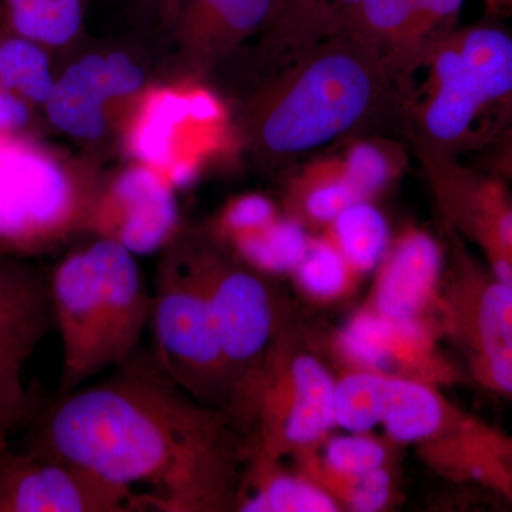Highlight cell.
Segmentation results:
<instances>
[{"mask_svg":"<svg viewBox=\"0 0 512 512\" xmlns=\"http://www.w3.org/2000/svg\"><path fill=\"white\" fill-rule=\"evenodd\" d=\"M512 126V121H511V124H510V127ZM505 130H507V128H505Z\"/></svg>","mask_w":512,"mask_h":512,"instance_id":"cell-42","label":"cell"},{"mask_svg":"<svg viewBox=\"0 0 512 512\" xmlns=\"http://www.w3.org/2000/svg\"><path fill=\"white\" fill-rule=\"evenodd\" d=\"M402 138L392 136H362L350 138L339 156L350 183L363 201H373L396 183L407 164L409 148Z\"/></svg>","mask_w":512,"mask_h":512,"instance_id":"cell-26","label":"cell"},{"mask_svg":"<svg viewBox=\"0 0 512 512\" xmlns=\"http://www.w3.org/2000/svg\"><path fill=\"white\" fill-rule=\"evenodd\" d=\"M150 325L161 372L198 402L227 412V377L210 299L185 232L161 252Z\"/></svg>","mask_w":512,"mask_h":512,"instance_id":"cell-8","label":"cell"},{"mask_svg":"<svg viewBox=\"0 0 512 512\" xmlns=\"http://www.w3.org/2000/svg\"><path fill=\"white\" fill-rule=\"evenodd\" d=\"M296 289L309 301L332 303L353 291L360 276L326 232L311 235L308 251L292 272Z\"/></svg>","mask_w":512,"mask_h":512,"instance_id":"cell-31","label":"cell"},{"mask_svg":"<svg viewBox=\"0 0 512 512\" xmlns=\"http://www.w3.org/2000/svg\"><path fill=\"white\" fill-rule=\"evenodd\" d=\"M471 164L512 184V126L474 154Z\"/></svg>","mask_w":512,"mask_h":512,"instance_id":"cell-38","label":"cell"},{"mask_svg":"<svg viewBox=\"0 0 512 512\" xmlns=\"http://www.w3.org/2000/svg\"><path fill=\"white\" fill-rule=\"evenodd\" d=\"M464 3L363 0L340 30L356 33L375 46L399 83L440 37L457 28Z\"/></svg>","mask_w":512,"mask_h":512,"instance_id":"cell-16","label":"cell"},{"mask_svg":"<svg viewBox=\"0 0 512 512\" xmlns=\"http://www.w3.org/2000/svg\"><path fill=\"white\" fill-rule=\"evenodd\" d=\"M47 286L52 322L62 342L57 392L63 396L107 367L99 281L87 244L57 262Z\"/></svg>","mask_w":512,"mask_h":512,"instance_id":"cell-15","label":"cell"},{"mask_svg":"<svg viewBox=\"0 0 512 512\" xmlns=\"http://www.w3.org/2000/svg\"><path fill=\"white\" fill-rule=\"evenodd\" d=\"M507 439L508 434L466 413L446 433L420 444L421 457L444 477L480 485L512 503L504 463Z\"/></svg>","mask_w":512,"mask_h":512,"instance_id":"cell-20","label":"cell"},{"mask_svg":"<svg viewBox=\"0 0 512 512\" xmlns=\"http://www.w3.org/2000/svg\"><path fill=\"white\" fill-rule=\"evenodd\" d=\"M397 86L410 151L474 156L512 121V33L493 22L458 25Z\"/></svg>","mask_w":512,"mask_h":512,"instance_id":"cell-3","label":"cell"},{"mask_svg":"<svg viewBox=\"0 0 512 512\" xmlns=\"http://www.w3.org/2000/svg\"><path fill=\"white\" fill-rule=\"evenodd\" d=\"M311 235L298 221L281 214L271 224L234 239L224 249L259 274L291 276L308 251Z\"/></svg>","mask_w":512,"mask_h":512,"instance_id":"cell-25","label":"cell"},{"mask_svg":"<svg viewBox=\"0 0 512 512\" xmlns=\"http://www.w3.org/2000/svg\"><path fill=\"white\" fill-rule=\"evenodd\" d=\"M188 241L210 299L227 377V412L248 434L256 392L286 306L268 276L239 262L201 234Z\"/></svg>","mask_w":512,"mask_h":512,"instance_id":"cell-6","label":"cell"},{"mask_svg":"<svg viewBox=\"0 0 512 512\" xmlns=\"http://www.w3.org/2000/svg\"><path fill=\"white\" fill-rule=\"evenodd\" d=\"M148 510L143 494L86 468L30 447L0 448V512H134Z\"/></svg>","mask_w":512,"mask_h":512,"instance_id":"cell-10","label":"cell"},{"mask_svg":"<svg viewBox=\"0 0 512 512\" xmlns=\"http://www.w3.org/2000/svg\"><path fill=\"white\" fill-rule=\"evenodd\" d=\"M36 107L25 97L0 89V134L3 136H25L32 126L33 110Z\"/></svg>","mask_w":512,"mask_h":512,"instance_id":"cell-37","label":"cell"},{"mask_svg":"<svg viewBox=\"0 0 512 512\" xmlns=\"http://www.w3.org/2000/svg\"><path fill=\"white\" fill-rule=\"evenodd\" d=\"M483 3L491 18H512V0H483Z\"/></svg>","mask_w":512,"mask_h":512,"instance_id":"cell-40","label":"cell"},{"mask_svg":"<svg viewBox=\"0 0 512 512\" xmlns=\"http://www.w3.org/2000/svg\"><path fill=\"white\" fill-rule=\"evenodd\" d=\"M116 136L128 161L153 168L175 191L244 148L227 101L190 73L147 83L128 104Z\"/></svg>","mask_w":512,"mask_h":512,"instance_id":"cell-4","label":"cell"},{"mask_svg":"<svg viewBox=\"0 0 512 512\" xmlns=\"http://www.w3.org/2000/svg\"><path fill=\"white\" fill-rule=\"evenodd\" d=\"M363 201L350 183L338 153L295 168L282 195L284 214L306 229L328 228L346 208Z\"/></svg>","mask_w":512,"mask_h":512,"instance_id":"cell-22","label":"cell"},{"mask_svg":"<svg viewBox=\"0 0 512 512\" xmlns=\"http://www.w3.org/2000/svg\"><path fill=\"white\" fill-rule=\"evenodd\" d=\"M323 232L359 276L376 271L393 238L389 222L373 201L350 205Z\"/></svg>","mask_w":512,"mask_h":512,"instance_id":"cell-27","label":"cell"},{"mask_svg":"<svg viewBox=\"0 0 512 512\" xmlns=\"http://www.w3.org/2000/svg\"><path fill=\"white\" fill-rule=\"evenodd\" d=\"M147 83L146 73L127 53H89L56 77L43 109L66 136L96 143L116 134L128 104Z\"/></svg>","mask_w":512,"mask_h":512,"instance_id":"cell-11","label":"cell"},{"mask_svg":"<svg viewBox=\"0 0 512 512\" xmlns=\"http://www.w3.org/2000/svg\"><path fill=\"white\" fill-rule=\"evenodd\" d=\"M103 181L87 158L36 138L0 136V251L46 254L86 232Z\"/></svg>","mask_w":512,"mask_h":512,"instance_id":"cell-5","label":"cell"},{"mask_svg":"<svg viewBox=\"0 0 512 512\" xmlns=\"http://www.w3.org/2000/svg\"><path fill=\"white\" fill-rule=\"evenodd\" d=\"M185 72L202 76L227 62L271 19L275 0H163Z\"/></svg>","mask_w":512,"mask_h":512,"instance_id":"cell-17","label":"cell"},{"mask_svg":"<svg viewBox=\"0 0 512 512\" xmlns=\"http://www.w3.org/2000/svg\"><path fill=\"white\" fill-rule=\"evenodd\" d=\"M446 235V271L436 323L471 353L512 346V288L471 255L453 229Z\"/></svg>","mask_w":512,"mask_h":512,"instance_id":"cell-14","label":"cell"},{"mask_svg":"<svg viewBox=\"0 0 512 512\" xmlns=\"http://www.w3.org/2000/svg\"><path fill=\"white\" fill-rule=\"evenodd\" d=\"M504 463L505 468H507L508 478H510L512 491V436H508L507 443H505Z\"/></svg>","mask_w":512,"mask_h":512,"instance_id":"cell-41","label":"cell"},{"mask_svg":"<svg viewBox=\"0 0 512 512\" xmlns=\"http://www.w3.org/2000/svg\"><path fill=\"white\" fill-rule=\"evenodd\" d=\"M369 305L389 319H429L439 306L446 247L430 232L407 227L392 238L376 269Z\"/></svg>","mask_w":512,"mask_h":512,"instance_id":"cell-18","label":"cell"},{"mask_svg":"<svg viewBox=\"0 0 512 512\" xmlns=\"http://www.w3.org/2000/svg\"><path fill=\"white\" fill-rule=\"evenodd\" d=\"M0 440H2V437H0Z\"/></svg>","mask_w":512,"mask_h":512,"instance_id":"cell-43","label":"cell"},{"mask_svg":"<svg viewBox=\"0 0 512 512\" xmlns=\"http://www.w3.org/2000/svg\"><path fill=\"white\" fill-rule=\"evenodd\" d=\"M87 0H0L6 29L45 46L50 52L82 35Z\"/></svg>","mask_w":512,"mask_h":512,"instance_id":"cell-24","label":"cell"},{"mask_svg":"<svg viewBox=\"0 0 512 512\" xmlns=\"http://www.w3.org/2000/svg\"><path fill=\"white\" fill-rule=\"evenodd\" d=\"M245 150L291 163L362 136L404 140L402 96L375 46L348 30L326 36L266 77L237 114Z\"/></svg>","mask_w":512,"mask_h":512,"instance_id":"cell-2","label":"cell"},{"mask_svg":"<svg viewBox=\"0 0 512 512\" xmlns=\"http://www.w3.org/2000/svg\"><path fill=\"white\" fill-rule=\"evenodd\" d=\"M50 50L33 40L0 29V89L45 107L56 82Z\"/></svg>","mask_w":512,"mask_h":512,"instance_id":"cell-29","label":"cell"},{"mask_svg":"<svg viewBox=\"0 0 512 512\" xmlns=\"http://www.w3.org/2000/svg\"><path fill=\"white\" fill-rule=\"evenodd\" d=\"M87 247L99 281L107 366L124 365L150 323L151 293L136 255L103 238Z\"/></svg>","mask_w":512,"mask_h":512,"instance_id":"cell-19","label":"cell"},{"mask_svg":"<svg viewBox=\"0 0 512 512\" xmlns=\"http://www.w3.org/2000/svg\"><path fill=\"white\" fill-rule=\"evenodd\" d=\"M50 325L47 279L0 251V437L30 412L23 372Z\"/></svg>","mask_w":512,"mask_h":512,"instance_id":"cell-13","label":"cell"},{"mask_svg":"<svg viewBox=\"0 0 512 512\" xmlns=\"http://www.w3.org/2000/svg\"><path fill=\"white\" fill-rule=\"evenodd\" d=\"M0 136H2V134H0Z\"/></svg>","mask_w":512,"mask_h":512,"instance_id":"cell-44","label":"cell"},{"mask_svg":"<svg viewBox=\"0 0 512 512\" xmlns=\"http://www.w3.org/2000/svg\"><path fill=\"white\" fill-rule=\"evenodd\" d=\"M387 318L370 306L360 309L336 335V352L349 369H386Z\"/></svg>","mask_w":512,"mask_h":512,"instance_id":"cell-34","label":"cell"},{"mask_svg":"<svg viewBox=\"0 0 512 512\" xmlns=\"http://www.w3.org/2000/svg\"><path fill=\"white\" fill-rule=\"evenodd\" d=\"M436 384L412 377L387 375L382 421L394 444H424L436 439L463 419Z\"/></svg>","mask_w":512,"mask_h":512,"instance_id":"cell-21","label":"cell"},{"mask_svg":"<svg viewBox=\"0 0 512 512\" xmlns=\"http://www.w3.org/2000/svg\"><path fill=\"white\" fill-rule=\"evenodd\" d=\"M335 383L286 308L256 392L248 464L281 461L325 440L336 427Z\"/></svg>","mask_w":512,"mask_h":512,"instance_id":"cell-7","label":"cell"},{"mask_svg":"<svg viewBox=\"0 0 512 512\" xmlns=\"http://www.w3.org/2000/svg\"><path fill=\"white\" fill-rule=\"evenodd\" d=\"M259 36L266 55L284 66L330 36L326 0H275L271 19Z\"/></svg>","mask_w":512,"mask_h":512,"instance_id":"cell-28","label":"cell"},{"mask_svg":"<svg viewBox=\"0 0 512 512\" xmlns=\"http://www.w3.org/2000/svg\"><path fill=\"white\" fill-rule=\"evenodd\" d=\"M292 457L295 467L328 491L339 504L340 510L377 512L392 503L394 484L389 466L359 476H345L320 466L308 450Z\"/></svg>","mask_w":512,"mask_h":512,"instance_id":"cell-30","label":"cell"},{"mask_svg":"<svg viewBox=\"0 0 512 512\" xmlns=\"http://www.w3.org/2000/svg\"><path fill=\"white\" fill-rule=\"evenodd\" d=\"M86 232L136 256L163 252L184 232L175 190L153 168L130 161L103 177Z\"/></svg>","mask_w":512,"mask_h":512,"instance_id":"cell-12","label":"cell"},{"mask_svg":"<svg viewBox=\"0 0 512 512\" xmlns=\"http://www.w3.org/2000/svg\"><path fill=\"white\" fill-rule=\"evenodd\" d=\"M279 215L281 212L271 198L248 192L225 202L201 234L224 248L234 239L266 227Z\"/></svg>","mask_w":512,"mask_h":512,"instance_id":"cell-35","label":"cell"},{"mask_svg":"<svg viewBox=\"0 0 512 512\" xmlns=\"http://www.w3.org/2000/svg\"><path fill=\"white\" fill-rule=\"evenodd\" d=\"M241 512H338L335 498L284 460L249 463L237 505Z\"/></svg>","mask_w":512,"mask_h":512,"instance_id":"cell-23","label":"cell"},{"mask_svg":"<svg viewBox=\"0 0 512 512\" xmlns=\"http://www.w3.org/2000/svg\"><path fill=\"white\" fill-rule=\"evenodd\" d=\"M387 373L349 369L335 383L336 427L348 433H372L382 421Z\"/></svg>","mask_w":512,"mask_h":512,"instance_id":"cell-32","label":"cell"},{"mask_svg":"<svg viewBox=\"0 0 512 512\" xmlns=\"http://www.w3.org/2000/svg\"><path fill=\"white\" fill-rule=\"evenodd\" d=\"M345 433L328 436L318 446L308 448L320 466L345 476H359L389 466L390 451L386 441L372 433Z\"/></svg>","mask_w":512,"mask_h":512,"instance_id":"cell-33","label":"cell"},{"mask_svg":"<svg viewBox=\"0 0 512 512\" xmlns=\"http://www.w3.org/2000/svg\"><path fill=\"white\" fill-rule=\"evenodd\" d=\"M363 0H326V10H328V19L330 26V35L339 32L346 19L355 12L357 6Z\"/></svg>","mask_w":512,"mask_h":512,"instance_id":"cell-39","label":"cell"},{"mask_svg":"<svg viewBox=\"0 0 512 512\" xmlns=\"http://www.w3.org/2000/svg\"><path fill=\"white\" fill-rule=\"evenodd\" d=\"M412 153L436 202L441 225L474 245L485 266L512 288L510 181L464 163L463 158Z\"/></svg>","mask_w":512,"mask_h":512,"instance_id":"cell-9","label":"cell"},{"mask_svg":"<svg viewBox=\"0 0 512 512\" xmlns=\"http://www.w3.org/2000/svg\"><path fill=\"white\" fill-rule=\"evenodd\" d=\"M471 376L491 393L512 397V346L467 355Z\"/></svg>","mask_w":512,"mask_h":512,"instance_id":"cell-36","label":"cell"},{"mask_svg":"<svg viewBox=\"0 0 512 512\" xmlns=\"http://www.w3.org/2000/svg\"><path fill=\"white\" fill-rule=\"evenodd\" d=\"M32 448L133 490L150 510L237 511L247 436L231 414L195 400L163 372L126 370L57 397Z\"/></svg>","mask_w":512,"mask_h":512,"instance_id":"cell-1","label":"cell"}]
</instances>
